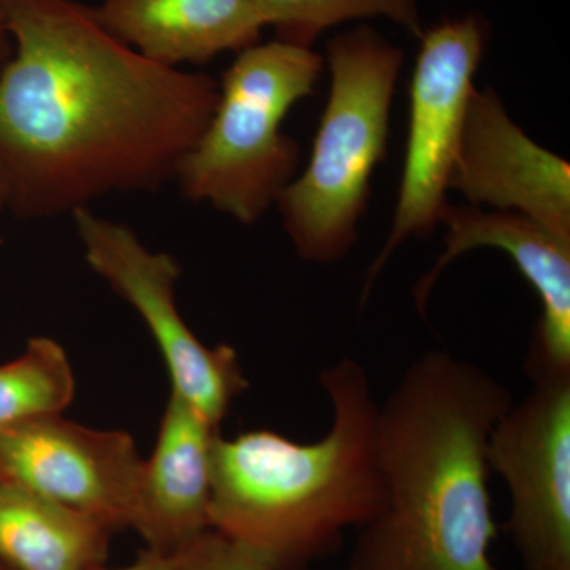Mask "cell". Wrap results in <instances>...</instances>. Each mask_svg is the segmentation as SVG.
Here are the masks:
<instances>
[{
	"label": "cell",
	"instance_id": "obj_5",
	"mask_svg": "<svg viewBox=\"0 0 570 570\" xmlns=\"http://www.w3.org/2000/svg\"><path fill=\"white\" fill-rule=\"evenodd\" d=\"M324 58L283 40L238 52L219 81L204 132L175 181L186 200L208 204L243 225L258 223L298 175L299 145L284 119L316 89Z\"/></svg>",
	"mask_w": 570,
	"mask_h": 570
},
{
	"label": "cell",
	"instance_id": "obj_20",
	"mask_svg": "<svg viewBox=\"0 0 570 570\" xmlns=\"http://www.w3.org/2000/svg\"><path fill=\"white\" fill-rule=\"evenodd\" d=\"M10 204V184L7 178L6 170H3L2 164H0V214L9 209Z\"/></svg>",
	"mask_w": 570,
	"mask_h": 570
},
{
	"label": "cell",
	"instance_id": "obj_17",
	"mask_svg": "<svg viewBox=\"0 0 570 570\" xmlns=\"http://www.w3.org/2000/svg\"><path fill=\"white\" fill-rule=\"evenodd\" d=\"M176 570H303L273 551L206 530L176 553Z\"/></svg>",
	"mask_w": 570,
	"mask_h": 570
},
{
	"label": "cell",
	"instance_id": "obj_8",
	"mask_svg": "<svg viewBox=\"0 0 570 570\" xmlns=\"http://www.w3.org/2000/svg\"><path fill=\"white\" fill-rule=\"evenodd\" d=\"M532 390L491 430L487 460L508 485V532L524 570H570V371Z\"/></svg>",
	"mask_w": 570,
	"mask_h": 570
},
{
	"label": "cell",
	"instance_id": "obj_9",
	"mask_svg": "<svg viewBox=\"0 0 570 570\" xmlns=\"http://www.w3.org/2000/svg\"><path fill=\"white\" fill-rule=\"evenodd\" d=\"M132 436L63 420L0 431V475L115 532L130 528L142 472Z\"/></svg>",
	"mask_w": 570,
	"mask_h": 570
},
{
	"label": "cell",
	"instance_id": "obj_1",
	"mask_svg": "<svg viewBox=\"0 0 570 570\" xmlns=\"http://www.w3.org/2000/svg\"><path fill=\"white\" fill-rule=\"evenodd\" d=\"M2 9L13 41L0 70L10 212L47 219L175 181L219 81L145 58L75 0H2Z\"/></svg>",
	"mask_w": 570,
	"mask_h": 570
},
{
	"label": "cell",
	"instance_id": "obj_14",
	"mask_svg": "<svg viewBox=\"0 0 570 570\" xmlns=\"http://www.w3.org/2000/svg\"><path fill=\"white\" fill-rule=\"evenodd\" d=\"M112 531L100 521L0 479V564L10 570H92Z\"/></svg>",
	"mask_w": 570,
	"mask_h": 570
},
{
	"label": "cell",
	"instance_id": "obj_19",
	"mask_svg": "<svg viewBox=\"0 0 570 570\" xmlns=\"http://www.w3.org/2000/svg\"><path fill=\"white\" fill-rule=\"evenodd\" d=\"M13 52V41H11L9 28H7L6 13L2 9V0H0V70L3 69Z\"/></svg>",
	"mask_w": 570,
	"mask_h": 570
},
{
	"label": "cell",
	"instance_id": "obj_4",
	"mask_svg": "<svg viewBox=\"0 0 570 570\" xmlns=\"http://www.w3.org/2000/svg\"><path fill=\"white\" fill-rule=\"evenodd\" d=\"M326 62L330 94L309 163L276 202L296 255L321 265L340 262L358 242L371 178L387 154L404 52L358 26L328 41Z\"/></svg>",
	"mask_w": 570,
	"mask_h": 570
},
{
	"label": "cell",
	"instance_id": "obj_10",
	"mask_svg": "<svg viewBox=\"0 0 570 570\" xmlns=\"http://www.w3.org/2000/svg\"><path fill=\"white\" fill-rule=\"evenodd\" d=\"M468 205L523 214L570 242V165L510 118L491 88L474 89L449 190Z\"/></svg>",
	"mask_w": 570,
	"mask_h": 570
},
{
	"label": "cell",
	"instance_id": "obj_7",
	"mask_svg": "<svg viewBox=\"0 0 570 570\" xmlns=\"http://www.w3.org/2000/svg\"><path fill=\"white\" fill-rule=\"evenodd\" d=\"M85 258L137 311L159 346L171 379V392L219 426L247 384L238 355L230 346L206 347L176 307L175 287L181 277L178 262L156 253L121 223L92 213L71 214Z\"/></svg>",
	"mask_w": 570,
	"mask_h": 570
},
{
	"label": "cell",
	"instance_id": "obj_21",
	"mask_svg": "<svg viewBox=\"0 0 570 570\" xmlns=\"http://www.w3.org/2000/svg\"><path fill=\"white\" fill-rule=\"evenodd\" d=\"M0 479H2V475H0Z\"/></svg>",
	"mask_w": 570,
	"mask_h": 570
},
{
	"label": "cell",
	"instance_id": "obj_11",
	"mask_svg": "<svg viewBox=\"0 0 570 570\" xmlns=\"http://www.w3.org/2000/svg\"><path fill=\"white\" fill-rule=\"evenodd\" d=\"M439 224L445 225L444 250L415 285L420 313L425 314L431 291L453 261L480 247L504 250L542 305L528 354V374L570 371V242L523 214L471 205H445Z\"/></svg>",
	"mask_w": 570,
	"mask_h": 570
},
{
	"label": "cell",
	"instance_id": "obj_18",
	"mask_svg": "<svg viewBox=\"0 0 570 570\" xmlns=\"http://www.w3.org/2000/svg\"><path fill=\"white\" fill-rule=\"evenodd\" d=\"M92 570H176V554L163 553L151 549L142 550L134 564L121 569H107L104 566Z\"/></svg>",
	"mask_w": 570,
	"mask_h": 570
},
{
	"label": "cell",
	"instance_id": "obj_3",
	"mask_svg": "<svg viewBox=\"0 0 570 570\" xmlns=\"http://www.w3.org/2000/svg\"><path fill=\"white\" fill-rule=\"evenodd\" d=\"M332 403L324 438L299 444L275 431L217 436L209 528L273 551L303 570L384 502L379 409L365 367L344 356L321 371Z\"/></svg>",
	"mask_w": 570,
	"mask_h": 570
},
{
	"label": "cell",
	"instance_id": "obj_6",
	"mask_svg": "<svg viewBox=\"0 0 570 570\" xmlns=\"http://www.w3.org/2000/svg\"><path fill=\"white\" fill-rule=\"evenodd\" d=\"M420 40L409 86L406 156L395 214L384 247L367 273L363 303L396 249L412 236L426 238L441 223L487 31L478 17L469 14L434 26Z\"/></svg>",
	"mask_w": 570,
	"mask_h": 570
},
{
	"label": "cell",
	"instance_id": "obj_12",
	"mask_svg": "<svg viewBox=\"0 0 570 570\" xmlns=\"http://www.w3.org/2000/svg\"><path fill=\"white\" fill-rule=\"evenodd\" d=\"M217 436L219 426L171 392L151 459L142 463L130 524L145 540L146 549L176 554L209 530Z\"/></svg>",
	"mask_w": 570,
	"mask_h": 570
},
{
	"label": "cell",
	"instance_id": "obj_2",
	"mask_svg": "<svg viewBox=\"0 0 570 570\" xmlns=\"http://www.w3.org/2000/svg\"><path fill=\"white\" fill-rule=\"evenodd\" d=\"M513 397L444 351L420 355L379 409L381 509L358 528L347 570H499L487 445Z\"/></svg>",
	"mask_w": 570,
	"mask_h": 570
},
{
	"label": "cell",
	"instance_id": "obj_13",
	"mask_svg": "<svg viewBox=\"0 0 570 570\" xmlns=\"http://www.w3.org/2000/svg\"><path fill=\"white\" fill-rule=\"evenodd\" d=\"M94 11L112 37L174 69L245 50L265 29L253 0H102Z\"/></svg>",
	"mask_w": 570,
	"mask_h": 570
},
{
	"label": "cell",
	"instance_id": "obj_16",
	"mask_svg": "<svg viewBox=\"0 0 570 570\" xmlns=\"http://www.w3.org/2000/svg\"><path fill=\"white\" fill-rule=\"evenodd\" d=\"M265 28L276 39L313 48L321 33L347 21L387 18L412 36L422 37L423 28L415 0H253Z\"/></svg>",
	"mask_w": 570,
	"mask_h": 570
},
{
	"label": "cell",
	"instance_id": "obj_15",
	"mask_svg": "<svg viewBox=\"0 0 570 570\" xmlns=\"http://www.w3.org/2000/svg\"><path fill=\"white\" fill-rule=\"evenodd\" d=\"M73 396L66 351L50 337H32L20 358L0 365V431L58 417Z\"/></svg>",
	"mask_w": 570,
	"mask_h": 570
}]
</instances>
